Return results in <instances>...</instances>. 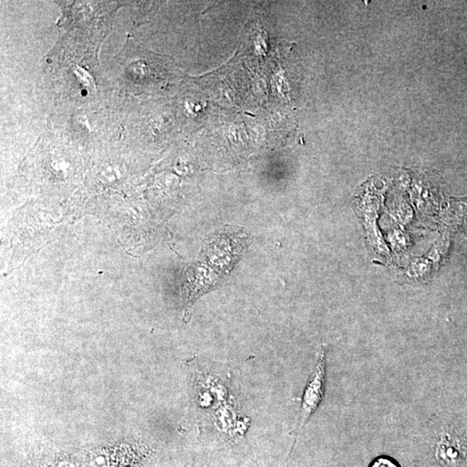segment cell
Wrapping results in <instances>:
<instances>
[{"instance_id": "cell-1", "label": "cell", "mask_w": 467, "mask_h": 467, "mask_svg": "<svg viewBox=\"0 0 467 467\" xmlns=\"http://www.w3.org/2000/svg\"><path fill=\"white\" fill-rule=\"evenodd\" d=\"M328 348L321 345L317 352L313 373L307 381L304 391L301 410L299 412L297 423L294 430V443L297 441L299 434L306 426L311 416L314 414L324 398L326 383V356Z\"/></svg>"}, {"instance_id": "cell-2", "label": "cell", "mask_w": 467, "mask_h": 467, "mask_svg": "<svg viewBox=\"0 0 467 467\" xmlns=\"http://www.w3.org/2000/svg\"><path fill=\"white\" fill-rule=\"evenodd\" d=\"M368 467H402L394 458L381 455L373 459Z\"/></svg>"}]
</instances>
